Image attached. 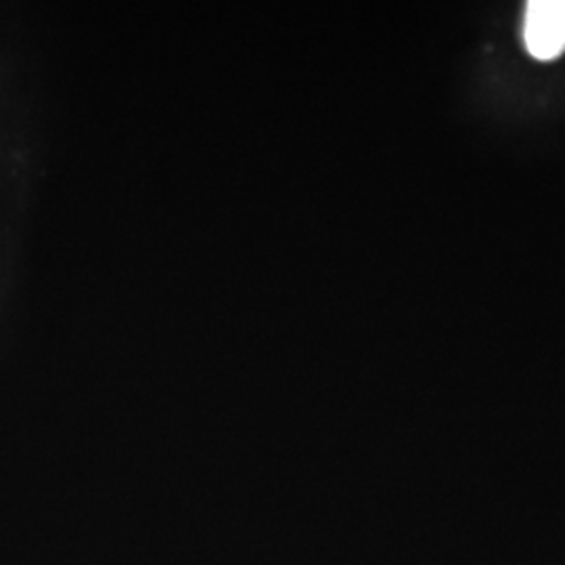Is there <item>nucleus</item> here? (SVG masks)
I'll use <instances>...</instances> for the list:
<instances>
[{
    "mask_svg": "<svg viewBox=\"0 0 565 565\" xmlns=\"http://www.w3.org/2000/svg\"><path fill=\"white\" fill-rule=\"evenodd\" d=\"M524 42L539 61H553L565 53V0H532L525 7Z\"/></svg>",
    "mask_w": 565,
    "mask_h": 565,
    "instance_id": "nucleus-1",
    "label": "nucleus"
}]
</instances>
